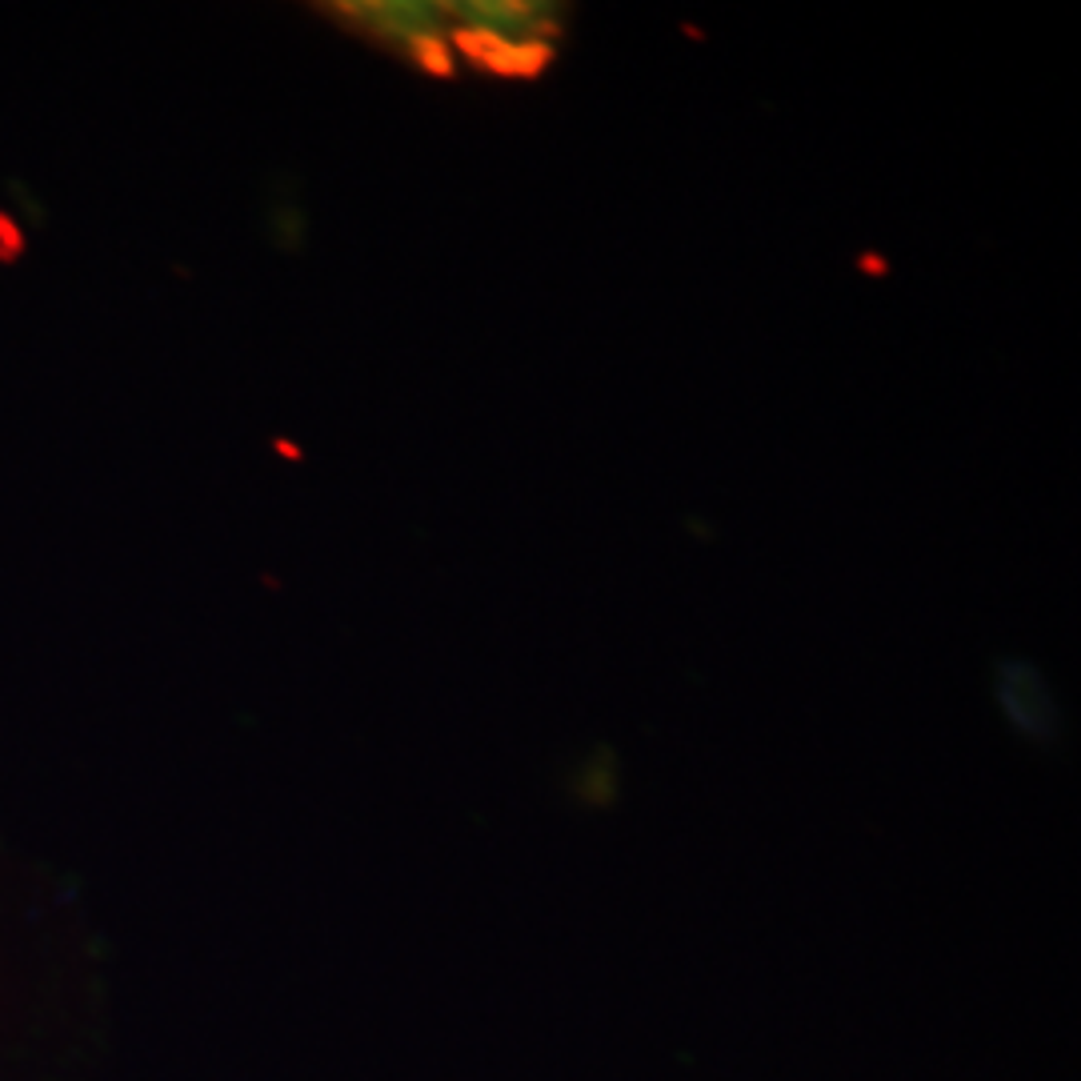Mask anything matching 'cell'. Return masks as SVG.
<instances>
[{
    "mask_svg": "<svg viewBox=\"0 0 1081 1081\" xmlns=\"http://www.w3.org/2000/svg\"><path fill=\"white\" fill-rule=\"evenodd\" d=\"M453 57H465L480 72L497 77H537L553 60L557 12L529 0H480L445 4Z\"/></svg>",
    "mask_w": 1081,
    "mask_h": 1081,
    "instance_id": "obj_1",
    "label": "cell"
},
{
    "mask_svg": "<svg viewBox=\"0 0 1081 1081\" xmlns=\"http://www.w3.org/2000/svg\"><path fill=\"white\" fill-rule=\"evenodd\" d=\"M20 249H24V232L17 229L9 212H0V260H17Z\"/></svg>",
    "mask_w": 1081,
    "mask_h": 1081,
    "instance_id": "obj_3",
    "label": "cell"
},
{
    "mask_svg": "<svg viewBox=\"0 0 1081 1081\" xmlns=\"http://www.w3.org/2000/svg\"><path fill=\"white\" fill-rule=\"evenodd\" d=\"M340 20H349L353 29L365 32L369 40L397 49L417 65V69L433 72V77H449L457 57L449 44V20H445V4H420V0H380V4H337Z\"/></svg>",
    "mask_w": 1081,
    "mask_h": 1081,
    "instance_id": "obj_2",
    "label": "cell"
}]
</instances>
